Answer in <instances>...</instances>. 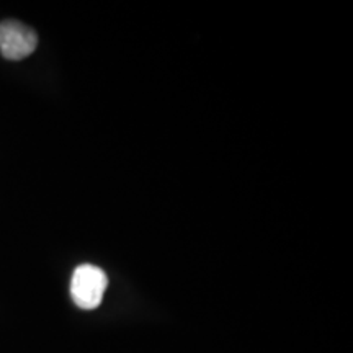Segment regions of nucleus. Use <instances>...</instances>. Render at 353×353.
I'll return each instance as SVG.
<instances>
[{"instance_id": "f03ea898", "label": "nucleus", "mask_w": 353, "mask_h": 353, "mask_svg": "<svg viewBox=\"0 0 353 353\" xmlns=\"http://www.w3.org/2000/svg\"><path fill=\"white\" fill-rule=\"evenodd\" d=\"M38 46V37L32 28L17 20L0 23V52L8 61H21L33 54Z\"/></svg>"}, {"instance_id": "f257e3e1", "label": "nucleus", "mask_w": 353, "mask_h": 353, "mask_svg": "<svg viewBox=\"0 0 353 353\" xmlns=\"http://www.w3.org/2000/svg\"><path fill=\"white\" fill-rule=\"evenodd\" d=\"M108 286V276L95 265H79L70 280V296L81 309L100 306Z\"/></svg>"}]
</instances>
